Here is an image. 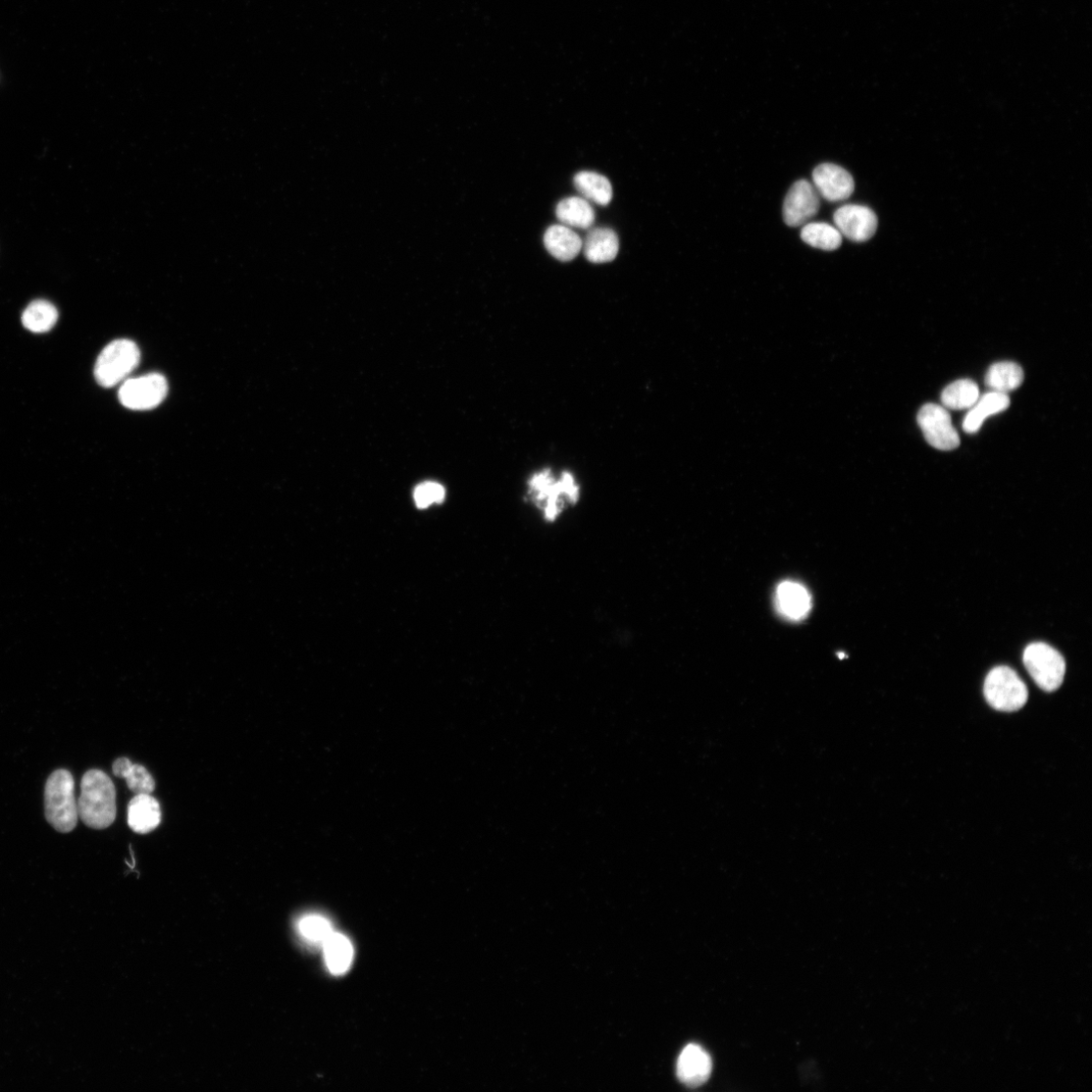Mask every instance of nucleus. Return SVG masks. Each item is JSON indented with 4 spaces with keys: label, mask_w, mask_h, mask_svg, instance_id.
<instances>
[{
    "label": "nucleus",
    "mask_w": 1092,
    "mask_h": 1092,
    "mask_svg": "<svg viewBox=\"0 0 1092 1092\" xmlns=\"http://www.w3.org/2000/svg\"><path fill=\"white\" fill-rule=\"evenodd\" d=\"M527 496L546 522L554 524L568 507L579 503L581 486L571 472L555 475L551 469H544L529 479Z\"/></svg>",
    "instance_id": "obj_1"
},
{
    "label": "nucleus",
    "mask_w": 1092,
    "mask_h": 1092,
    "mask_svg": "<svg viewBox=\"0 0 1092 1092\" xmlns=\"http://www.w3.org/2000/svg\"><path fill=\"white\" fill-rule=\"evenodd\" d=\"M77 807L79 817L88 827L105 829L114 823L117 816L116 788L105 772L93 769L84 774Z\"/></svg>",
    "instance_id": "obj_2"
},
{
    "label": "nucleus",
    "mask_w": 1092,
    "mask_h": 1092,
    "mask_svg": "<svg viewBox=\"0 0 1092 1092\" xmlns=\"http://www.w3.org/2000/svg\"><path fill=\"white\" fill-rule=\"evenodd\" d=\"M74 788L72 774L64 769L52 773L46 783V819L62 834L70 833L77 825L79 815Z\"/></svg>",
    "instance_id": "obj_3"
},
{
    "label": "nucleus",
    "mask_w": 1092,
    "mask_h": 1092,
    "mask_svg": "<svg viewBox=\"0 0 1092 1092\" xmlns=\"http://www.w3.org/2000/svg\"><path fill=\"white\" fill-rule=\"evenodd\" d=\"M140 358V349L135 342L127 339L113 341L103 348L96 360V382L103 388L125 382L139 366Z\"/></svg>",
    "instance_id": "obj_4"
},
{
    "label": "nucleus",
    "mask_w": 1092,
    "mask_h": 1092,
    "mask_svg": "<svg viewBox=\"0 0 1092 1092\" xmlns=\"http://www.w3.org/2000/svg\"><path fill=\"white\" fill-rule=\"evenodd\" d=\"M984 696L993 708L1014 712L1025 706L1029 698L1026 684L1009 667H998L987 674Z\"/></svg>",
    "instance_id": "obj_5"
},
{
    "label": "nucleus",
    "mask_w": 1092,
    "mask_h": 1092,
    "mask_svg": "<svg viewBox=\"0 0 1092 1092\" xmlns=\"http://www.w3.org/2000/svg\"><path fill=\"white\" fill-rule=\"evenodd\" d=\"M1024 664L1035 684L1046 692L1059 689L1064 681L1066 664L1061 654L1044 643L1030 645Z\"/></svg>",
    "instance_id": "obj_6"
},
{
    "label": "nucleus",
    "mask_w": 1092,
    "mask_h": 1092,
    "mask_svg": "<svg viewBox=\"0 0 1092 1092\" xmlns=\"http://www.w3.org/2000/svg\"><path fill=\"white\" fill-rule=\"evenodd\" d=\"M917 424L926 441L932 447L949 451L960 445L959 434L945 407L935 404L924 405L917 414Z\"/></svg>",
    "instance_id": "obj_7"
},
{
    "label": "nucleus",
    "mask_w": 1092,
    "mask_h": 1092,
    "mask_svg": "<svg viewBox=\"0 0 1092 1092\" xmlns=\"http://www.w3.org/2000/svg\"><path fill=\"white\" fill-rule=\"evenodd\" d=\"M169 393L167 379L160 374L130 379L119 391L122 405L131 410H151L161 405Z\"/></svg>",
    "instance_id": "obj_8"
},
{
    "label": "nucleus",
    "mask_w": 1092,
    "mask_h": 1092,
    "mask_svg": "<svg viewBox=\"0 0 1092 1092\" xmlns=\"http://www.w3.org/2000/svg\"><path fill=\"white\" fill-rule=\"evenodd\" d=\"M819 204V194L810 182L804 180L795 182L785 201L784 216L786 223L790 227L805 225L816 216Z\"/></svg>",
    "instance_id": "obj_9"
},
{
    "label": "nucleus",
    "mask_w": 1092,
    "mask_h": 1092,
    "mask_svg": "<svg viewBox=\"0 0 1092 1092\" xmlns=\"http://www.w3.org/2000/svg\"><path fill=\"white\" fill-rule=\"evenodd\" d=\"M837 229L842 235L854 242L871 239L878 227L876 214L869 207L859 204H846L834 215Z\"/></svg>",
    "instance_id": "obj_10"
},
{
    "label": "nucleus",
    "mask_w": 1092,
    "mask_h": 1092,
    "mask_svg": "<svg viewBox=\"0 0 1092 1092\" xmlns=\"http://www.w3.org/2000/svg\"><path fill=\"white\" fill-rule=\"evenodd\" d=\"M812 180L818 194L830 202L846 200L855 190L852 176L836 165H820L814 170Z\"/></svg>",
    "instance_id": "obj_11"
},
{
    "label": "nucleus",
    "mask_w": 1092,
    "mask_h": 1092,
    "mask_svg": "<svg viewBox=\"0 0 1092 1092\" xmlns=\"http://www.w3.org/2000/svg\"><path fill=\"white\" fill-rule=\"evenodd\" d=\"M711 1072V1057L701 1046L691 1044L685 1047L677 1063V1076L682 1083L698 1087L709 1079Z\"/></svg>",
    "instance_id": "obj_12"
},
{
    "label": "nucleus",
    "mask_w": 1092,
    "mask_h": 1092,
    "mask_svg": "<svg viewBox=\"0 0 1092 1092\" xmlns=\"http://www.w3.org/2000/svg\"><path fill=\"white\" fill-rule=\"evenodd\" d=\"M775 599L778 612L791 621L803 620L811 609L809 592L804 586L795 582L780 584Z\"/></svg>",
    "instance_id": "obj_13"
},
{
    "label": "nucleus",
    "mask_w": 1092,
    "mask_h": 1092,
    "mask_svg": "<svg viewBox=\"0 0 1092 1092\" xmlns=\"http://www.w3.org/2000/svg\"><path fill=\"white\" fill-rule=\"evenodd\" d=\"M162 822V808L151 794H137L128 805V824L135 833L145 835Z\"/></svg>",
    "instance_id": "obj_14"
},
{
    "label": "nucleus",
    "mask_w": 1092,
    "mask_h": 1092,
    "mask_svg": "<svg viewBox=\"0 0 1092 1092\" xmlns=\"http://www.w3.org/2000/svg\"><path fill=\"white\" fill-rule=\"evenodd\" d=\"M545 245L547 251L560 262H570L575 259L583 248L581 237L571 228L564 225H553L545 234Z\"/></svg>",
    "instance_id": "obj_15"
},
{
    "label": "nucleus",
    "mask_w": 1092,
    "mask_h": 1092,
    "mask_svg": "<svg viewBox=\"0 0 1092 1092\" xmlns=\"http://www.w3.org/2000/svg\"><path fill=\"white\" fill-rule=\"evenodd\" d=\"M1011 405L1008 394L990 392L978 399L976 404L965 416L963 429L965 432L976 433L984 421L991 416L1006 411Z\"/></svg>",
    "instance_id": "obj_16"
},
{
    "label": "nucleus",
    "mask_w": 1092,
    "mask_h": 1092,
    "mask_svg": "<svg viewBox=\"0 0 1092 1092\" xmlns=\"http://www.w3.org/2000/svg\"><path fill=\"white\" fill-rule=\"evenodd\" d=\"M584 254L592 264L613 262L619 251L616 233L609 228L591 230L583 243Z\"/></svg>",
    "instance_id": "obj_17"
},
{
    "label": "nucleus",
    "mask_w": 1092,
    "mask_h": 1092,
    "mask_svg": "<svg viewBox=\"0 0 1092 1092\" xmlns=\"http://www.w3.org/2000/svg\"><path fill=\"white\" fill-rule=\"evenodd\" d=\"M556 217L566 227L588 229L595 222V212L587 199L571 196L556 206Z\"/></svg>",
    "instance_id": "obj_18"
},
{
    "label": "nucleus",
    "mask_w": 1092,
    "mask_h": 1092,
    "mask_svg": "<svg viewBox=\"0 0 1092 1092\" xmlns=\"http://www.w3.org/2000/svg\"><path fill=\"white\" fill-rule=\"evenodd\" d=\"M1024 382V371L1019 364L1010 361L998 362L988 370L985 384L993 392L1008 394L1018 389Z\"/></svg>",
    "instance_id": "obj_19"
},
{
    "label": "nucleus",
    "mask_w": 1092,
    "mask_h": 1092,
    "mask_svg": "<svg viewBox=\"0 0 1092 1092\" xmlns=\"http://www.w3.org/2000/svg\"><path fill=\"white\" fill-rule=\"evenodd\" d=\"M324 957L330 972L342 975L348 971L353 960V946L345 935L332 932L324 942Z\"/></svg>",
    "instance_id": "obj_20"
},
{
    "label": "nucleus",
    "mask_w": 1092,
    "mask_h": 1092,
    "mask_svg": "<svg viewBox=\"0 0 1092 1092\" xmlns=\"http://www.w3.org/2000/svg\"><path fill=\"white\" fill-rule=\"evenodd\" d=\"M113 772L126 780L129 789L137 794H151L155 790V782L148 770L133 764L127 758H120L113 765Z\"/></svg>",
    "instance_id": "obj_21"
},
{
    "label": "nucleus",
    "mask_w": 1092,
    "mask_h": 1092,
    "mask_svg": "<svg viewBox=\"0 0 1092 1092\" xmlns=\"http://www.w3.org/2000/svg\"><path fill=\"white\" fill-rule=\"evenodd\" d=\"M58 321V308L44 300L32 302L22 316L24 327L34 333L48 332L56 326Z\"/></svg>",
    "instance_id": "obj_22"
},
{
    "label": "nucleus",
    "mask_w": 1092,
    "mask_h": 1092,
    "mask_svg": "<svg viewBox=\"0 0 1092 1092\" xmlns=\"http://www.w3.org/2000/svg\"><path fill=\"white\" fill-rule=\"evenodd\" d=\"M574 183L585 198L597 204L607 205L612 199V185L608 179L599 174L592 172L579 173L574 179Z\"/></svg>",
    "instance_id": "obj_23"
},
{
    "label": "nucleus",
    "mask_w": 1092,
    "mask_h": 1092,
    "mask_svg": "<svg viewBox=\"0 0 1092 1092\" xmlns=\"http://www.w3.org/2000/svg\"><path fill=\"white\" fill-rule=\"evenodd\" d=\"M801 238L814 248L834 251L842 245L843 235L837 227L829 224L809 223L801 230Z\"/></svg>",
    "instance_id": "obj_24"
},
{
    "label": "nucleus",
    "mask_w": 1092,
    "mask_h": 1092,
    "mask_svg": "<svg viewBox=\"0 0 1092 1092\" xmlns=\"http://www.w3.org/2000/svg\"><path fill=\"white\" fill-rule=\"evenodd\" d=\"M979 389L971 380H959L949 385L942 393V403L951 410L972 408L979 399Z\"/></svg>",
    "instance_id": "obj_25"
},
{
    "label": "nucleus",
    "mask_w": 1092,
    "mask_h": 1092,
    "mask_svg": "<svg viewBox=\"0 0 1092 1092\" xmlns=\"http://www.w3.org/2000/svg\"><path fill=\"white\" fill-rule=\"evenodd\" d=\"M298 929L303 939L311 944H324L330 937L331 923L322 915L309 914L302 917L298 922Z\"/></svg>",
    "instance_id": "obj_26"
},
{
    "label": "nucleus",
    "mask_w": 1092,
    "mask_h": 1092,
    "mask_svg": "<svg viewBox=\"0 0 1092 1092\" xmlns=\"http://www.w3.org/2000/svg\"><path fill=\"white\" fill-rule=\"evenodd\" d=\"M445 498L444 488L433 482H427L420 485L414 491V500L416 505L425 509L432 505L433 503H441Z\"/></svg>",
    "instance_id": "obj_27"
}]
</instances>
